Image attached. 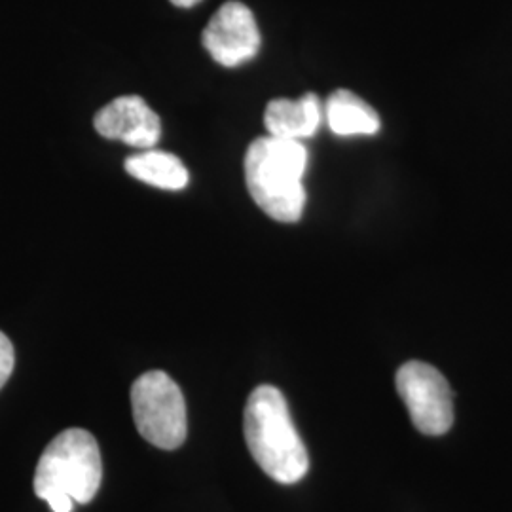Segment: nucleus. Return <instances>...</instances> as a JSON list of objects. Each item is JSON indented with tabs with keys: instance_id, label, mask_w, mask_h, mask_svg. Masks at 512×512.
Returning a JSON list of instances; mask_svg holds the SVG:
<instances>
[{
	"instance_id": "nucleus-1",
	"label": "nucleus",
	"mask_w": 512,
	"mask_h": 512,
	"mask_svg": "<svg viewBox=\"0 0 512 512\" xmlns=\"http://www.w3.org/2000/svg\"><path fill=\"white\" fill-rule=\"evenodd\" d=\"M243 431L251 456L275 482L294 484L306 476L310 469L308 450L277 387L258 385L249 395Z\"/></svg>"
},
{
	"instance_id": "nucleus-2",
	"label": "nucleus",
	"mask_w": 512,
	"mask_h": 512,
	"mask_svg": "<svg viewBox=\"0 0 512 512\" xmlns=\"http://www.w3.org/2000/svg\"><path fill=\"white\" fill-rule=\"evenodd\" d=\"M308 148L302 141L258 137L245 154V183L256 205L277 222H298L306 207L304 173Z\"/></svg>"
},
{
	"instance_id": "nucleus-3",
	"label": "nucleus",
	"mask_w": 512,
	"mask_h": 512,
	"mask_svg": "<svg viewBox=\"0 0 512 512\" xmlns=\"http://www.w3.org/2000/svg\"><path fill=\"white\" fill-rule=\"evenodd\" d=\"M99 444L84 429L59 433L38 459L35 494L54 512H73V503H90L101 488Z\"/></svg>"
},
{
	"instance_id": "nucleus-4",
	"label": "nucleus",
	"mask_w": 512,
	"mask_h": 512,
	"mask_svg": "<svg viewBox=\"0 0 512 512\" xmlns=\"http://www.w3.org/2000/svg\"><path fill=\"white\" fill-rule=\"evenodd\" d=\"M131 408L137 431L162 450L181 448L188 433L183 391L162 370L145 372L131 387Z\"/></svg>"
},
{
	"instance_id": "nucleus-5",
	"label": "nucleus",
	"mask_w": 512,
	"mask_h": 512,
	"mask_svg": "<svg viewBox=\"0 0 512 512\" xmlns=\"http://www.w3.org/2000/svg\"><path fill=\"white\" fill-rule=\"evenodd\" d=\"M395 384L410 418L423 435L439 437L452 427L454 395L446 378L435 366L410 361L399 368Z\"/></svg>"
},
{
	"instance_id": "nucleus-6",
	"label": "nucleus",
	"mask_w": 512,
	"mask_h": 512,
	"mask_svg": "<svg viewBox=\"0 0 512 512\" xmlns=\"http://www.w3.org/2000/svg\"><path fill=\"white\" fill-rule=\"evenodd\" d=\"M202 42L215 63L234 69L258 54L262 38L251 8L230 0L220 6L203 29Z\"/></svg>"
},
{
	"instance_id": "nucleus-7",
	"label": "nucleus",
	"mask_w": 512,
	"mask_h": 512,
	"mask_svg": "<svg viewBox=\"0 0 512 512\" xmlns=\"http://www.w3.org/2000/svg\"><path fill=\"white\" fill-rule=\"evenodd\" d=\"M95 131L129 147L154 148L162 137V122L139 95H122L110 101L93 118Z\"/></svg>"
},
{
	"instance_id": "nucleus-8",
	"label": "nucleus",
	"mask_w": 512,
	"mask_h": 512,
	"mask_svg": "<svg viewBox=\"0 0 512 512\" xmlns=\"http://www.w3.org/2000/svg\"><path fill=\"white\" fill-rule=\"evenodd\" d=\"M325 120L323 103L317 93H306L300 99H274L264 112L268 135L302 141L313 137Z\"/></svg>"
},
{
	"instance_id": "nucleus-9",
	"label": "nucleus",
	"mask_w": 512,
	"mask_h": 512,
	"mask_svg": "<svg viewBox=\"0 0 512 512\" xmlns=\"http://www.w3.org/2000/svg\"><path fill=\"white\" fill-rule=\"evenodd\" d=\"M330 131L338 137L376 135L380 131V116L359 95L349 90H336L323 105Z\"/></svg>"
},
{
	"instance_id": "nucleus-10",
	"label": "nucleus",
	"mask_w": 512,
	"mask_h": 512,
	"mask_svg": "<svg viewBox=\"0 0 512 512\" xmlns=\"http://www.w3.org/2000/svg\"><path fill=\"white\" fill-rule=\"evenodd\" d=\"M126 171L133 179L162 190H183L190 179L188 169L175 154L156 148L129 156Z\"/></svg>"
},
{
	"instance_id": "nucleus-11",
	"label": "nucleus",
	"mask_w": 512,
	"mask_h": 512,
	"mask_svg": "<svg viewBox=\"0 0 512 512\" xmlns=\"http://www.w3.org/2000/svg\"><path fill=\"white\" fill-rule=\"evenodd\" d=\"M14 363H16L14 346L8 340V336L4 332H0V389L8 382V378L12 376Z\"/></svg>"
},
{
	"instance_id": "nucleus-12",
	"label": "nucleus",
	"mask_w": 512,
	"mask_h": 512,
	"mask_svg": "<svg viewBox=\"0 0 512 512\" xmlns=\"http://www.w3.org/2000/svg\"><path fill=\"white\" fill-rule=\"evenodd\" d=\"M175 6H179V8H192V6H196V4H200L202 0H171Z\"/></svg>"
}]
</instances>
